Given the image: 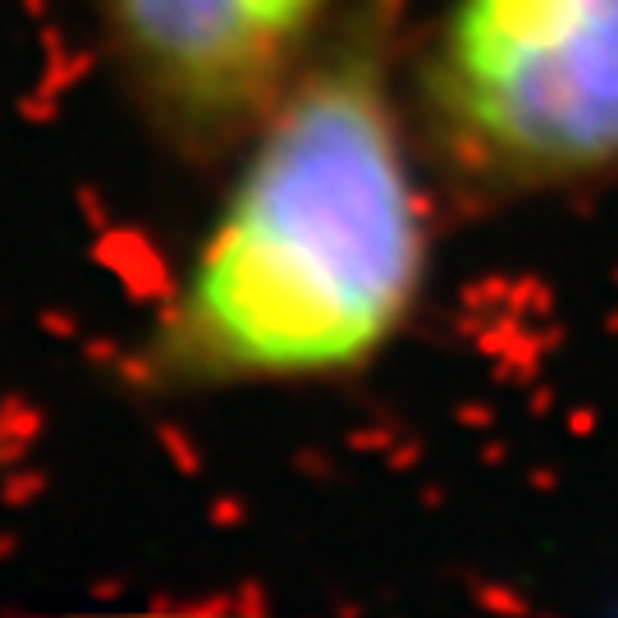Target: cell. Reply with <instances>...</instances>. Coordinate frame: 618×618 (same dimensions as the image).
<instances>
[{"label": "cell", "instance_id": "obj_2", "mask_svg": "<svg viewBox=\"0 0 618 618\" xmlns=\"http://www.w3.org/2000/svg\"><path fill=\"white\" fill-rule=\"evenodd\" d=\"M435 192L504 211L618 179V0H444L408 46Z\"/></svg>", "mask_w": 618, "mask_h": 618}, {"label": "cell", "instance_id": "obj_3", "mask_svg": "<svg viewBox=\"0 0 618 618\" xmlns=\"http://www.w3.org/2000/svg\"><path fill=\"white\" fill-rule=\"evenodd\" d=\"M349 0H97L133 115L184 165L230 161Z\"/></svg>", "mask_w": 618, "mask_h": 618}, {"label": "cell", "instance_id": "obj_1", "mask_svg": "<svg viewBox=\"0 0 618 618\" xmlns=\"http://www.w3.org/2000/svg\"><path fill=\"white\" fill-rule=\"evenodd\" d=\"M234 161L211 230L124 353L137 399L349 380L417 321L435 184L408 115V0H349Z\"/></svg>", "mask_w": 618, "mask_h": 618}]
</instances>
